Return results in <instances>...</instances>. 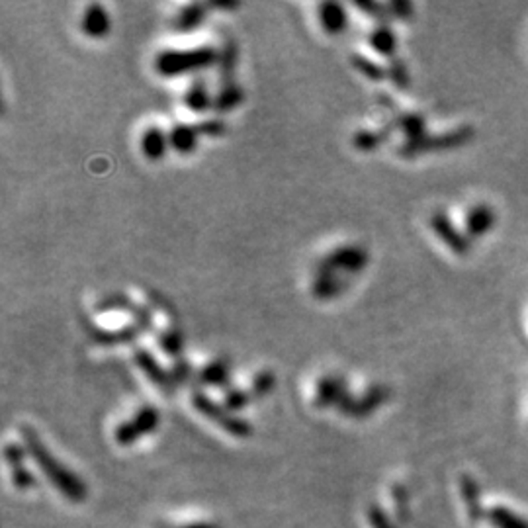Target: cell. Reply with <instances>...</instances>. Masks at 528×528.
<instances>
[{
	"label": "cell",
	"mask_w": 528,
	"mask_h": 528,
	"mask_svg": "<svg viewBox=\"0 0 528 528\" xmlns=\"http://www.w3.org/2000/svg\"><path fill=\"white\" fill-rule=\"evenodd\" d=\"M20 431H22V438H24V445H26L28 455L37 464V468L44 472L47 480L54 484L57 492L65 495L73 503H83L88 495V487L81 477L74 475L67 466H63V464L52 455V450L42 443V438L37 436V433L32 429V426L24 425Z\"/></svg>",
	"instance_id": "1"
},
{
	"label": "cell",
	"mask_w": 528,
	"mask_h": 528,
	"mask_svg": "<svg viewBox=\"0 0 528 528\" xmlns=\"http://www.w3.org/2000/svg\"><path fill=\"white\" fill-rule=\"evenodd\" d=\"M220 54L216 49L204 45L191 52H176V49H167L155 57V71L161 77H181L186 73H196L210 69L213 63H218Z\"/></svg>",
	"instance_id": "2"
},
{
	"label": "cell",
	"mask_w": 528,
	"mask_h": 528,
	"mask_svg": "<svg viewBox=\"0 0 528 528\" xmlns=\"http://www.w3.org/2000/svg\"><path fill=\"white\" fill-rule=\"evenodd\" d=\"M192 406L196 407L198 413H202L204 417H208L210 421L221 426L225 433H230L239 438H247L253 435V425L243 417H237L235 413L228 411L223 406L216 404V401H213L210 396H206L204 392L192 394Z\"/></svg>",
	"instance_id": "3"
},
{
	"label": "cell",
	"mask_w": 528,
	"mask_h": 528,
	"mask_svg": "<svg viewBox=\"0 0 528 528\" xmlns=\"http://www.w3.org/2000/svg\"><path fill=\"white\" fill-rule=\"evenodd\" d=\"M370 260V255L367 247L360 245H343L331 250L329 255H325L318 262V270L321 272H335V274H358L360 270L367 269Z\"/></svg>",
	"instance_id": "4"
},
{
	"label": "cell",
	"mask_w": 528,
	"mask_h": 528,
	"mask_svg": "<svg viewBox=\"0 0 528 528\" xmlns=\"http://www.w3.org/2000/svg\"><path fill=\"white\" fill-rule=\"evenodd\" d=\"M151 325H153V316H151V311L147 308L142 306L140 313H137L135 319L130 325L120 327V329H114V331L100 329V327H91V329H88V335H91L94 343L103 347H118V345L135 341L137 337L143 335L147 329H151Z\"/></svg>",
	"instance_id": "5"
},
{
	"label": "cell",
	"mask_w": 528,
	"mask_h": 528,
	"mask_svg": "<svg viewBox=\"0 0 528 528\" xmlns=\"http://www.w3.org/2000/svg\"><path fill=\"white\" fill-rule=\"evenodd\" d=\"M474 135L472 128H460L456 132H448L443 135H425L417 142H406L397 149V153L406 159L417 157L421 153H431V151H443V149H452L466 143L470 137Z\"/></svg>",
	"instance_id": "6"
},
{
	"label": "cell",
	"mask_w": 528,
	"mask_h": 528,
	"mask_svg": "<svg viewBox=\"0 0 528 528\" xmlns=\"http://www.w3.org/2000/svg\"><path fill=\"white\" fill-rule=\"evenodd\" d=\"M159 411L151 406H143L137 411L130 421H123L118 425L114 433L116 443L120 446H132L137 440L153 433L159 426Z\"/></svg>",
	"instance_id": "7"
},
{
	"label": "cell",
	"mask_w": 528,
	"mask_h": 528,
	"mask_svg": "<svg viewBox=\"0 0 528 528\" xmlns=\"http://www.w3.org/2000/svg\"><path fill=\"white\" fill-rule=\"evenodd\" d=\"M389 396H392V392H389L387 386L376 384V386H370L367 392H364V396H360V397H355V396L348 394L341 401V404H338L337 409H338V413L347 415V417L364 419V417H368V415H372L374 411H378L389 399Z\"/></svg>",
	"instance_id": "8"
},
{
	"label": "cell",
	"mask_w": 528,
	"mask_h": 528,
	"mask_svg": "<svg viewBox=\"0 0 528 528\" xmlns=\"http://www.w3.org/2000/svg\"><path fill=\"white\" fill-rule=\"evenodd\" d=\"M348 384L338 374H327L319 380L318 384V392H316V404L318 409H327V407H338V404L348 396Z\"/></svg>",
	"instance_id": "9"
},
{
	"label": "cell",
	"mask_w": 528,
	"mask_h": 528,
	"mask_svg": "<svg viewBox=\"0 0 528 528\" xmlns=\"http://www.w3.org/2000/svg\"><path fill=\"white\" fill-rule=\"evenodd\" d=\"M133 360H135L137 367H140L145 372L147 378L162 389V394H165V396H172L174 394L176 386H174V382L171 378V372H167L165 368H162L161 364L157 362V358L151 355L147 348H135L133 350Z\"/></svg>",
	"instance_id": "10"
},
{
	"label": "cell",
	"mask_w": 528,
	"mask_h": 528,
	"mask_svg": "<svg viewBox=\"0 0 528 528\" xmlns=\"http://www.w3.org/2000/svg\"><path fill=\"white\" fill-rule=\"evenodd\" d=\"M431 228L435 233L443 239V241L455 250L456 255H466L470 250V239L466 235H462L455 225H452L450 218L445 211H435L431 218Z\"/></svg>",
	"instance_id": "11"
},
{
	"label": "cell",
	"mask_w": 528,
	"mask_h": 528,
	"mask_svg": "<svg viewBox=\"0 0 528 528\" xmlns=\"http://www.w3.org/2000/svg\"><path fill=\"white\" fill-rule=\"evenodd\" d=\"M348 288L347 276L335 274V272H316V279L311 282V294L321 301L335 299L341 296Z\"/></svg>",
	"instance_id": "12"
},
{
	"label": "cell",
	"mask_w": 528,
	"mask_h": 528,
	"mask_svg": "<svg viewBox=\"0 0 528 528\" xmlns=\"http://www.w3.org/2000/svg\"><path fill=\"white\" fill-rule=\"evenodd\" d=\"M110 28L112 22L103 5H91L84 10L81 20V30L84 35L93 37V40H100V37H106L110 34Z\"/></svg>",
	"instance_id": "13"
},
{
	"label": "cell",
	"mask_w": 528,
	"mask_h": 528,
	"mask_svg": "<svg viewBox=\"0 0 528 528\" xmlns=\"http://www.w3.org/2000/svg\"><path fill=\"white\" fill-rule=\"evenodd\" d=\"M319 22L325 34L341 35L348 26V15L343 5L338 3H323L319 6Z\"/></svg>",
	"instance_id": "14"
},
{
	"label": "cell",
	"mask_w": 528,
	"mask_h": 528,
	"mask_svg": "<svg viewBox=\"0 0 528 528\" xmlns=\"http://www.w3.org/2000/svg\"><path fill=\"white\" fill-rule=\"evenodd\" d=\"M230 380H231L230 358H213L198 372V382L208 387H228Z\"/></svg>",
	"instance_id": "15"
},
{
	"label": "cell",
	"mask_w": 528,
	"mask_h": 528,
	"mask_svg": "<svg viewBox=\"0 0 528 528\" xmlns=\"http://www.w3.org/2000/svg\"><path fill=\"white\" fill-rule=\"evenodd\" d=\"M208 10H210V6L202 5V3H194V5L184 6L172 20L174 32H179V34L194 32L196 28H200L206 22Z\"/></svg>",
	"instance_id": "16"
},
{
	"label": "cell",
	"mask_w": 528,
	"mask_h": 528,
	"mask_svg": "<svg viewBox=\"0 0 528 528\" xmlns=\"http://www.w3.org/2000/svg\"><path fill=\"white\" fill-rule=\"evenodd\" d=\"M200 132L196 130V123H176L169 133L171 147L181 155H191L198 149Z\"/></svg>",
	"instance_id": "17"
},
{
	"label": "cell",
	"mask_w": 528,
	"mask_h": 528,
	"mask_svg": "<svg viewBox=\"0 0 528 528\" xmlns=\"http://www.w3.org/2000/svg\"><path fill=\"white\" fill-rule=\"evenodd\" d=\"M169 147H171L169 135L165 132H162L161 128H157V125H153V128L145 130V133L142 137V151H143V155L149 161H161V159H165Z\"/></svg>",
	"instance_id": "18"
},
{
	"label": "cell",
	"mask_w": 528,
	"mask_h": 528,
	"mask_svg": "<svg viewBox=\"0 0 528 528\" xmlns=\"http://www.w3.org/2000/svg\"><path fill=\"white\" fill-rule=\"evenodd\" d=\"M368 42L376 54H380V55L389 57V59L396 57L397 37H396L394 30L389 28V24H378V26L370 32Z\"/></svg>",
	"instance_id": "19"
},
{
	"label": "cell",
	"mask_w": 528,
	"mask_h": 528,
	"mask_svg": "<svg viewBox=\"0 0 528 528\" xmlns=\"http://www.w3.org/2000/svg\"><path fill=\"white\" fill-rule=\"evenodd\" d=\"M184 104L188 110L196 114H204L208 110H213V98L208 93V84L202 79H196L184 93Z\"/></svg>",
	"instance_id": "20"
},
{
	"label": "cell",
	"mask_w": 528,
	"mask_h": 528,
	"mask_svg": "<svg viewBox=\"0 0 528 528\" xmlns=\"http://www.w3.org/2000/svg\"><path fill=\"white\" fill-rule=\"evenodd\" d=\"M245 100V91L237 83H228L220 88V93L213 98V110L218 114H228V112L241 106Z\"/></svg>",
	"instance_id": "21"
},
{
	"label": "cell",
	"mask_w": 528,
	"mask_h": 528,
	"mask_svg": "<svg viewBox=\"0 0 528 528\" xmlns=\"http://www.w3.org/2000/svg\"><path fill=\"white\" fill-rule=\"evenodd\" d=\"M392 130H394V125L392 128H384L378 132L360 130L352 135V147H355L357 151H362V153H368V151L382 147L389 140V135H392Z\"/></svg>",
	"instance_id": "22"
},
{
	"label": "cell",
	"mask_w": 528,
	"mask_h": 528,
	"mask_svg": "<svg viewBox=\"0 0 528 528\" xmlns=\"http://www.w3.org/2000/svg\"><path fill=\"white\" fill-rule=\"evenodd\" d=\"M495 225V213L489 206H475L466 220V228L472 237H480L487 233Z\"/></svg>",
	"instance_id": "23"
},
{
	"label": "cell",
	"mask_w": 528,
	"mask_h": 528,
	"mask_svg": "<svg viewBox=\"0 0 528 528\" xmlns=\"http://www.w3.org/2000/svg\"><path fill=\"white\" fill-rule=\"evenodd\" d=\"M394 130L404 132L407 137V142H417L421 137H425V128H426V120L421 114H399L394 122Z\"/></svg>",
	"instance_id": "24"
},
{
	"label": "cell",
	"mask_w": 528,
	"mask_h": 528,
	"mask_svg": "<svg viewBox=\"0 0 528 528\" xmlns=\"http://www.w3.org/2000/svg\"><path fill=\"white\" fill-rule=\"evenodd\" d=\"M118 309L130 311L132 316L135 318L137 313H140L142 306H137L135 301L130 296H125V294H110V296L100 298L94 304V311L96 313H108V311H118Z\"/></svg>",
	"instance_id": "25"
},
{
	"label": "cell",
	"mask_w": 528,
	"mask_h": 528,
	"mask_svg": "<svg viewBox=\"0 0 528 528\" xmlns=\"http://www.w3.org/2000/svg\"><path fill=\"white\" fill-rule=\"evenodd\" d=\"M462 497H464V503H466L472 521L475 523V521L484 519V511L480 505V489H477V484L470 475L462 477Z\"/></svg>",
	"instance_id": "26"
},
{
	"label": "cell",
	"mask_w": 528,
	"mask_h": 528,
	"mask_svg": "<svg viewBox=\"0 0 528 528\" xmlns=\"http://www.w3.org/2000/svg\"><path fill=\"white\" fill-rule=\"evenodd\" d=\"M237 55H239V49L235 42H228L223 45L220 59H218V65H220V77L223 81V84L228 83H235V69H237Z\"/></svg>",
	"instance_id": "27"
},
{
	"label": "cell",
	"mask_w": 528,
	"mask_h": 528,
	"mask_svg": "<svg viewBox=\"0 0 528 528\" xmlns=\"http://www.w3.org/2000/svg\"><path fill=\"white\" fill-rule=\"evenodd\" d=\"M159 347L167 357L179 360L184 350V337L179 329H176V327H169L167 331H162L159 335Z\"/></svg>",
	"instance_id": "28"
},
{
	"label": "cell",
	"mask_w": 528,
	"mask_h": 528,
	"mask_svg": "<svg viewBox=\"0 0 528 528\" xmlns=\"http://www.w3.org/2000/svg\"><path fill=\"white\" fill-rule=\"evenodd\" d=\"M350 63H352V67H355L358 73H362L364 77L372 83H380L387 77V71L380 65V63H374L372 59L364 57L360 54H352Z\"/></svg>",
	"instance_id": "29"
},
{
	"label": "cell",
	"mask_w": 528,
	"mask_h": 528,
	"mask_svg": "<svg viewBox=\"0 0 528 528\" xmlns=\"http://www.w3.org/2000/svg\"><path fill=\"white\" fill-rule=\"evenodd\" d=\"M487 521L495 528H528V521L505 507H494L487 513Z\"/></svg>",
	"instance_id": "30"
},
{
	"label": "cell",
	"mask_w": 528,
	"mask_h": 528,
	"mask_svg": "<svg viewBox=\"0 0 528 528\" xmlns=\"http://www.w3.org/2000/svg\"><path fill=\"white\" fill-rule=\"evenodd\" d=\"M276 386V376L272 370H260L255 378H253V386H250V396L253 399L264 397L269 396Z\"/></svg>",
	"instance_id": "31"
},
{
	"label": "cell",
	"mask_w": 528,
	"mask_h": 528,
	"mask_svg": "<svg viewBox=\"0 0 528 528\" xmlns=\"http://www.w3.org/2000/svg\"><path fill=\"white\" fill-rule=\"evenodd\" d=\"M250 399H253L250 392H245V389H239V387H231V389H228V392H225L223 407L231 413H237V411H241L243 407H247Z\"/></svg>",
	"instance_id": "32"
},
{
	"label": "cell",
	"mask_w": 528,
	"mask_h": 528,
	"mask_svg": "<svg viewBox=\"0 0 528 528\" xmlns=\"http://www.w3.org/2000/svg\"><path fill=\"white\" fill-rule=\"evenodd\" d=\"M392 495L396 499V514L399 524H406L409 521V492L406 485H394L392 487Z\"/></svg>",
	"instance_id": "33"
},
{
	"label": "cell",
	"mask_w": 528,
	"mask_h": 528,
	"mask_svg": "<svg viewBox=\"0 0 528 528\" xmlns=\"http://www.w3.org/2000/svg\"><path fill=\"white\" fill-rule=\"evenodd\" d=\"M358 10H364L370 18H376L380 24H387L392 20V12H389V6H384L380 3H370V0H360V3H355Z\"/></svg>",
	"instance_id": "34"
},
{
	"label": "cell",
	"mask_w": 528,
	"mask_h": 528,
	"mask_svg": "<svg viewBox=\"0 0 528 528\" xmlns=\"http://www.w3.org/2000/svg\"><path fill=\"white\" fill-rule=\"evenodd\" d=\"M387 74H389V79H392V83L397 88H407L409 86V69L401 59H397V57L392 59V63H389Z\"/></svg>",
	"instance_id": "35"
},
{
	"label": "cell",
	"mask_w": 528,
	"mask_h": 528,
	"mask_svg": "<svg viewBox=\"0 0 528 528\" xmlns=\"http://www.w3.org/2000/svg\"><path fill=\"white\" fill-rule=\"evenodd\" d=\"M12 484H15V487L20 489V492H26V489L35 487L37 480L30 470L18 466V468H12Z\"/></svg>",
	"instance_id": "36"
},
{
	"label": "cell",
	"mask_w": 528,
	"mask_h": 528,
	"mask_svg": "<svg viewBox=\"0 0 528 528\" xmlns=\"http://www.w3.org/2000/svg\"><path fill=\"white\" fill-rule=\"evenodd\" d=\"M368 521L372 528H397L392 519L387 517V513L380 505H376V503L368 507Z\"/></svg>",
	"instance_id": "37"
},
{
	"label": "cell",
	"mask_w": 528,
	"mask_h": 528,
	"mask_svg": "<svg viewBox=\"0 0 528 528\" xmlns=\"http://www.w3.org/2000/svg\"><path fill=\"white\" fill-rule=\"evenodd\" d=\"M26 456H28L26 446H20V445H16V443H10V445H6V448H5V458H6V462L10 464V468L24 466V460H26Z\"/></svg>",
	"instance_id": "38"
},
{
	"label": "cell",
	"mask_w": 528,
	"mask_h": 528,
	"mask_svg": "<svg viewBox=\"0 0 528 528\" xmlns=\"http://www.w3.org/2000/svg\"><path fill=\"white\" fill-rule=\"evenodd\" d=\"M196 130L200 135H208V137H221L225 132H228V125H225L223 120H206L196 123Z\"/></svg>",
	"instance_id": "39"
},
{
	"label": "cell",
	"mask_w": 528,
	"mask_h": 528,
	"mask_svg": "<svg viewBox=\"0 0 528 528\" xmlns=\"http://www.w3.org/2000/svg\"><path fill=\"white\" fill-rule=\"evenodd\" d=\"M191 374H192V367H191V362L184 360V358L174 360V364H172V370H171V378H172L174 386H181V384H184L188 378H191Z\"/></svg>",
	"instance_id": "40"
},
{
	"label": "cell",
	"mask_w": 528,
	"mask_h": 528,
	"mask_svg": "<svg viewBox=\"0 0 528 528\" xmlns=\"http://www.w3.org/2000/svg\"><path fill=\"white\" fill-rule=\"evenodd\" d=\"M389 12H392V18L409 20L413 16V5L406 3V0H396V3L389 5Z\"/></svg>",
	"instance_id": "41"
},
{
	"label": "cell",
	"mask_w": 528,
	"mask_h": 528,
	"mask_svg": "<svg viewBox=\"0 0 528 528\" xmlns=\"http://www.w3.org/2000/svg\"><path fill=\"white\" fill-rule=\"evenodd\" d=\"M155 528H220V526L211 524V523H192V524H184V526H169L165 523H161Z\"/></svg>",
	"instance_id": "42"
},
{
	"label": "cell",
	"mask_w": 528,
	"mask_h": 528,
	"mask_svg": "<svg viewBox=\"0 0 528 528\" xmlns=\"http://www.w3.org/2000/svg\"><path fill=\"white\" fill-rule=\"evenodd\" d=\"M208 6L213 8V10H237L239 3H235V0H233V3H221V0H220V3H210Z\"/></svg>",
	"instance_id": "43"
}]
</instances>
